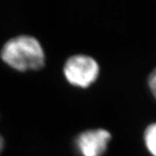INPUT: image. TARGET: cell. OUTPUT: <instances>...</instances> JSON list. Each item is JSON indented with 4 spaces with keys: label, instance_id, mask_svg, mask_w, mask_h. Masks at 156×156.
Masks as SVG:
<instances>
[{
    "label": "cell",
    "instance_id": "cell-2",
    "mask_svg": "<svg viewBox=\"0 0 156 156\" xmlns=\"http://www.w3.org/2000/svg\"><path fill=\"white\" fill-rule=\"evenodd\" d=\"M100 73L97 62L90 56L76 54L70 57L64 66V74L70 84L86 88L97 80Z\"/></svg>",
    "mask_w": 156,
    "mask_h": 156
},
{
    "label": "cell",
    "instance_id": "cell-1",
    "mask_svg": "<svg viewBox=\"0 0 156 156\" xmlns=\"http://www.w3.org/2000/svg\"><path fill=\"white\" fill-rule=\"evenodd\" d=\"M1 58L10 67L22 72L42 68L45 60L41 43L30 35H19L8 40L1 50Z\"/></svg>",
    "mask_w": 156,
    "mask_h": 156
},
{
    "label": "cell",
    "instance_id": "cell-3",
    "mask_svg": "<svg viewBox=\"0 0 156 156\" xmlns=\"http://www.w3.org/2000/svg\"><path fill=\"white\" fill-rule=\"evenodd\" d=\"M111 134L102 128L84 131L75 141L76 149L82 156H102L111 140Z\"/></svg>",
    "mask_w": 156,
    "mask_h": 156
},
{
    "label": "cell",
    "instance_id": "cell-5",
    "mask_svg": "<svg viewBox=\"0 0 156 156\" xmlns=\"http://www.w3.org/2000/svg\"><path fill=\"white\" fill-rule=\"evenodd\" d=\"M148 84L152 94L156 98V68L152 71L148 78Z\"/></svg>",
    "mask_w": 156,
    "mask_h": 156
},
{
    "label": "cell",
    "instance_id": "cell-6",
    "mask_svg": "<svg viewBox=\"0 0 156 156\" xmlns=\"http://www.w3.org/2000/svg\"><path fill=\"white\" fill-rule=\"evenodd\" d=\"M3 147H4V140L2 139V137L0 136V152L2 151V149H3Z\"/></svg>",
    "mask_w": 156,
    "mask_h": 156
},
{
    "label": "cell",
    "instance_id": "cell-4",
    "mask_svg": "<svg viewBox=\"0 0 156 156\" xmlns=\"http://www.w3.org/2000/svg\"><path fill=\"white\" fill-rule=\"evenodd\" d=\"M144 140L148 151L152 155L156 156V123L148 126L144 133Z\"/></svg>",
    "mask_w": 156,
    "mask_h": 156
}]
</instances>
